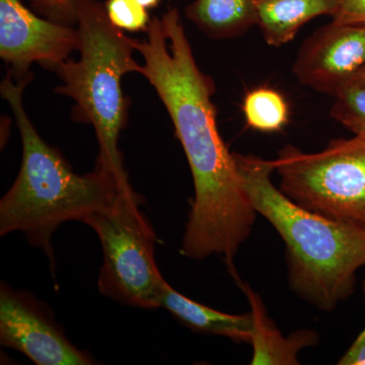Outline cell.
<instances>
[{
    "instance_id": "cell-1",
    "label": "cell",
    "mask_w": 365,
    "mask_h": 365,
    "mask_svg": "<svg viewBox=\"0 0 365 365\" xmlns=\"http://www.w3.org/2000/svg\"><path fill=\"white\" fill-rule=\"evenodd\" d=\"M145 39L133 40L150 81L169 113L188 160L195 197L181 254L195 260L212 255L228 262L251 232L256 211L242 186L234 153L217 128L213 81L197 66L181 16L172 7L151 19Z\"/></svg>"
},
{
    "instance_id": "cell-2",
    "label": "cell",
    "mask_w": 365,
    "mask_h": 365,
    "mask_svg": "<svg viewBox=\"0 0 365 365\" xmlns=\"http://www.w3.org/2000/svg\"><path fill=\"white\" fill-rule=\"evenodd\" d=\"M32 74L1 83L20 130L23 158L18 178L0 200V235L20 232L34 248L41 249L55 270L52 237L67 222L86 218L116 200L125 190L107 170L78 175L61 153L43 140L26 115L23 93Z\"/></svg>"
},
{
    "instance_id": "cell-3",
    "label": "cell",
    "mask_w": 365,
    "mask_h": 365,
    "mask_svg": "<svg viewBox=\"0 0 365 365\" xmlns=\"http://www.w3.org/2000/svg\"><path fill=\"white\" fill-rule=\"evenodd\" d=\"M250 202L275 227L287 248L289 282L319 309L331 311L351 294L365 265V230L307 210L271 182L274 160L234 153Z\"/></svg>"
},
{
    "instance_id": "cell-4",
    "label": "cell",
    "mask_w": 365,
    "mask_h": 365,
    "mask_svg": "<svg viewBox=\"0 0 365 365\" xmlns=\"http://www.w3.org/2000/svg\"><path fill=\"white\" fill-rule=\"evenodd\" d=\"M72 18L78 24L81 58L66 59L53 69L62 83L56 93L71 98L78 121L95 129L97 165L113 175L121 188H132L118 143L128 109L122 78L138 73L140 67L133 57L134 39L113 25L98 0H74Z\"/></svg>"
},
{
    "instance_id": "cell-5",
    "label": "cell",
    "mask_w": 365,
    "mask_h": 365,
    "mask_svg": "<svg viewBox=\"0 0 365 365\" xmlns=\"http://www.w3.org/2000/svg\"><path fill=\"white\" fill-rule=\"evenodd\" d=\"M141 197L133 188L86 218L100 239L103 264L98 287L104 297L124 306L160 307L167 281L155 262L157 235L140 210Z\"/></svg>"
},
{
    "instance_id": "cell-6",
    "label": "cell",
    "mask_w": 365,
    "mask_h": 365,
    "mask_svg": "<svg viewBox=\"0 0 365 365\" xmlns=\"http://www.w3.org/2000/svg\"><path fill=\"white\" fill-rule=\"evenodd\" d=\"M274 167L281 191L295 203L365 230V135L333 140L317 153L287 146Z\"/></svg>"
},
{
    "instance_id": "cell-7",
    "label": "cell",
    "mask_w": 365,
    "mask_h": 365,
    "mask_svg": "<svg viewBox=\"0 0 365 365\" xmlns=\"http://www.w3.org/2000/svg\"><path fill=\"white\" fill-rule=\"evenodd\" d=\"M0 344L38 365H88L95 359L66 337L54 314L26 290L0 284Z\"/></svg>"
},
{
    "instance_id": "cell-8",
    "label": "cell",
    "mask_w": 365,
    "mask_h": 365,
    "mask_svg": "<svg viewBox=\"0 0 365 365\" xmlns=\"http://www.w3.org/2000/svg\"><path fill=\"white\" fill-rule=\"evenodd\" d=\"M78 47V29L40 18L21 0H0V56L14 78L31 74L35 62L54 69Z\"/></svg>"
},
{
    "instance_id": "cell-9",
    "label": "cell",
    "mask_w": 365,
    "mask_h": 365,
    "mask_svg": "<svg viewBox=\"0 0 365 365\" xmlns=\"http://www.w3.org/2000/svg\"><path fill=\"white\" fill-rule=\"evenodd\" d=\"M364 66L365 24L332 21L304 43L294 73L302 85L335 96Z\"/></svg>"
},
{
    "instance_id": "cell-10",
    "label": "cell",
    "mask_w": 365,
    "mask_h": 365,
    "mask_svg": "<svg viewBox=\"0 0 365 365\" xmlns=\"http://www.w3.org/2000/svg\"><path fill=\"white\" fill-rule=\"evenodd\" d=\"M160 307L191 330L198 333L223 336L237 342L251 343L254 330L253 314H228L216 311L190 299L170 287L165 285L160 297Z\"/></svg>"
},
{
    "instance_id": "cell-11",
    "label": "cell",
    "mask_w": 365,
    "mask_h": 365,
    "mask_svg": "<svg viewBox=\"0 0 365 365\" xmlns=\"http://www.w3.org/2000/svg\"><path fill=\"white\" fill-rule=\"evenodd\" d=\"M341 0H257V25L268 45L290 42L307 21L334 16Z\"/></svg>"
},
{
    "instance_id": "cell-12",
    "label": "cell",
    "mask_w": 365,
    "mask_h": 365,
    "mask_svg": "<svg viewBox=\"0 0 365 365\" xmlns=\"http://www.w3.org/2000/svg\"><path fill=\"white\" fill-rule=\"evenodd\" d=\"M186 16L210 37L234 38L257 25V0H195Z\"/></svg>"
},
{
    "instance_id": "cell-13",
    "label": "cell",
    "mask_w": 365,
    "mask_h": 365,
    "mask_svg": "<svg viewBox=\"0 0 365 365\" xmlns=\"http://www.w3.org/2000/svg\"><path fill=\"white\" fill-rule=\"evenodd\" d=\"M245 288L252 306L254 330L251 343L254 346L252 364H297V355L304 346L313 344L314 333L299 332L284 338L264 312L260 299L248 287Z\"/></svg>"
},
{
    "instance_id": "cell-14",
    "label": "cell",
    "mask_w": 365,
    "mask_h": 365,
    "mask_svg": "<svg viewBox=\"0 0 365 365\" xmlns=\"http://www.w3.org/2000/svg\"><path fill=\"white\" fill-rule=\"evenodd\" d=\"M242 112L247 124L255 130L278 132L289 120V107L277 91L258 88L249 91L244 98Z\"/></svg>"
},
{
    "instance_id": "cell-15",
    "label": "cell",
    "mask_w": 365,
    "mask_h": 365,
    "mask_svg": "<svg viewBox=\"0 0 365 365\" xmlns=\"http://www.w3.org/2000/svg\"><path fill=\"white\" fill-rule=\"evenodd\" d=\"M331 116L356 135L365 133V86L348 85L338 91Z\"/></svg>"
},
{
    "instance_id": "cell-16",
    "label": "cell",
    "mask_w": 365,
    "mask_h": 365,
    "mask_svg": "<svg viewBox=\"0 0 365 365\" xmlns=\"http://www.w3.org/2000/svg\"><path fill=\"white\" fill-rule=\"evenodd\" d=\"M106 11L110 21L122 31H146L150 23L148 9L134 0H107Z\"/></svg>"
},
{
    "instance_id": "cell-17",
    "label": "cell",
    "mask_w": 365,
    "mask_h": 365,
    "mask_svg": "<svg viewBox=\"0 0 365 365\" xmlns=\"http://www.w3.org/2000/svg\"><path fill=\"white\" fill-rule=\"evenodd\" d=\"M36 11L47 16L57 23H74L72 18V4L74 0H31Z\"/></svg>"
},
{
    "instance_id": "cell-18",
    "label": "cell",
    "mask_w": 365,
    "mask_h": 365,
    "mask_svg": "<svg viewBox=\"0 0 365 365\" xmlns=\"http://www.w3.org/2000/svg\"><path fill=\"white\" fill-rule=\"evenodd\" d=\"M339 24H365V0H341L339 9L332 16Z\"/></svg>"
},
{
    "instance_id": "cell-19",
    "label": "cell",
    "mask_w": 365,
    "mask_h": 365,
    "mask_svg": "<svg viewBox=\"0 0 365 365\" xmlns=\"http://www.w3.org/2000/svg\"><path fill=\"white\" fill-rule=\"evenodd\" d=\"M364 294L365 300V279L364 281ZM338 364L341 365L365 364V328Z\"/></svg>"
},
{
    "instance_id": "cell-20",
    "label": "cell",
    "mask_w": 365,
    "mask_h": 365,
    "mask_svg": "<svg viewBox=\"0 0 365 365\" xmlns=\"http://www.w3.org/2000/svg\"><path fill=\"white\" fill-rule=\"evenodd\" d=\"M361 85L365 86V66L359 69L354 76L350 79L349 83L347 85Z\"/></svg>"
},
{
    "instance_id": "cell-21",
    "label": "cell",
    "mask_w": 365,
    "mask_h": 365,
    "mask_svg": "<svg viewBox=\"0 0 365 365\" xmlns=\"http://www.w3.org/2000/svg\"><path fill=\"white\" fill-rule=\"evenodd\" d=\"M137 4H140L144 9H150L153 7L158 6L162 0H134Z\"/></svg>"
},
{
    "instance_id": "cell-22",
    "label": "cell",
    "mask_w": 365,
    "mask_h": 365,
    "mask_svg": "<svg viewBox=\"0 0 365 365\" xmlns=\"http://www.w3.org/2000/svg\"><path fill=\"white\" fill-rule=\"evenodd\" d=\"M360 135H365V133L364 134H360Z\"/></svg>"
}]
</instances>
